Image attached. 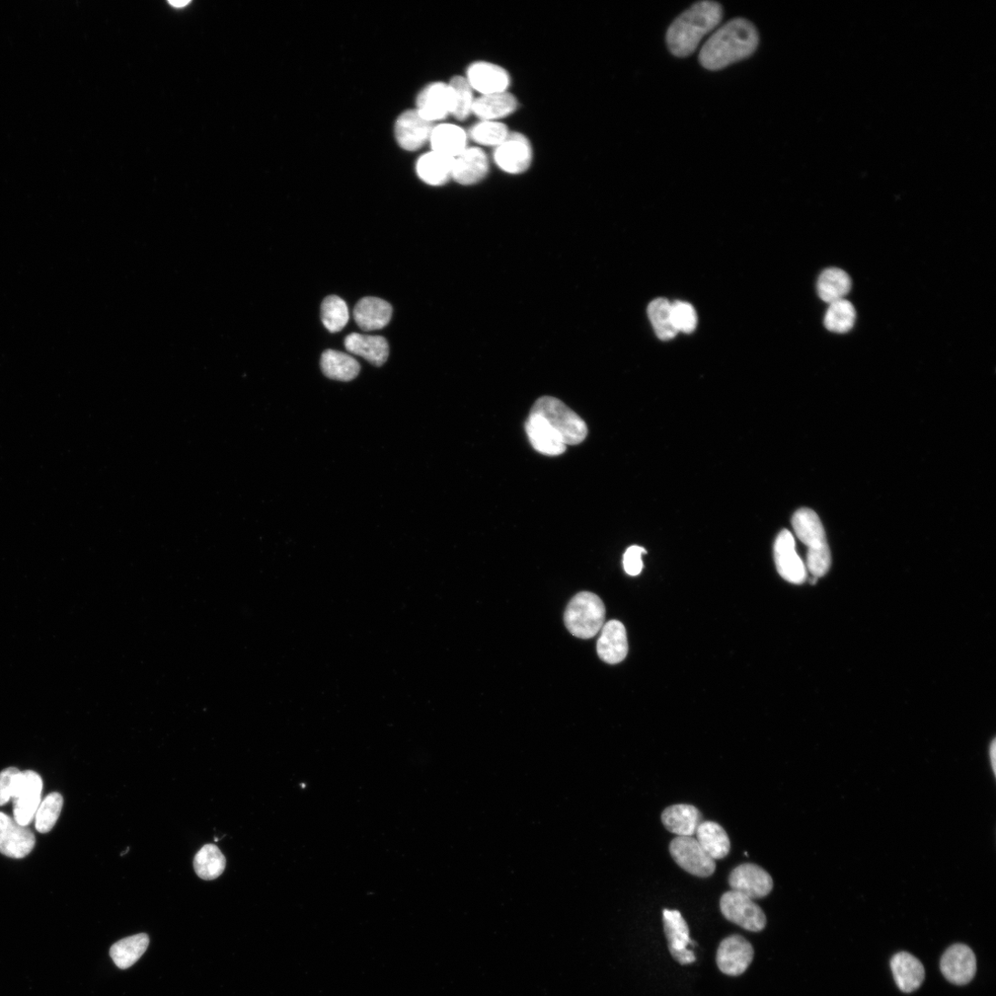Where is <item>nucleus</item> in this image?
Masks as SVG:
<instances>
[{
  "label": "nucleus",
  "mask_w": 996,
  "mask_h": 996,
  "mask_svg": "<svg viewBox=\"0 0 996 996\" xmlns=\"http://www.w3.org/2000/svg\"><path fill=\"white\" fill-rule=\"evenodd\" d=\"M720 907L728 921L747 931L760 932L767 924V918L754 899L737 891L725 892Z\"/></svg>",
  "instance_id": "7"
},
{
  "label": "nucleus",
  "mask_w": 996,
  "mask_h": 996,
  "mask_svg": "<svg viewBox=\"0 0 996 996\" xmlns=\"http://www.w3.org/2000/svg\"><path fill=\"white\" fill-rule=\"evenodd\" d=\"M758 43V33L752 23L734 19L708 39L700 53V63L709 70H721L751 56Z\"/></svg>",
  "instance_id": "1"
},
{
  "label": "nucleus",
  "mask_w": 996,
  "mask_h": 996,
  "mask_svg": "<svg viewBox=\"0 0 996 996\" xmlns=\"http://www.w3.org/2000/svg\"><path fill=\"white\" fill-rule=\"evenodd\" d=\"M856 320L855 306L851 302L842 299L829 303L824 324L832 333L846 334L854 328Z\"/></svg>",
  "instance_id": "33"
},
{
  "label": "nucleus",
  "mask_w": 996,
  "mask_h": 996,
  "mask_svg": "<svg viewBox=\"0 0 996 996\" xmlns=\"http://www.w3.org/2000/svg\"><path fill=\"white\" fill-rule=\"evenodd\" d=\"M190 4V2H169V5L171 6H173L174 8H179V9L188 6Z\"/></svg>",
  "instance_id": "44"
},
{
  "label": "nucleus",
  "mask_w": 996,
  "mask_h": 996,
  "mask_svg": "<svg viewBox=\"0 0 996 996\" xmlns=\"http://www.w3.org/2000/svg\"><path fill=\"white\" fill-rule=\"evenodd\" d=\"M42 790L43 781L36 773L26 771L16 775L12 800L15 819L20 825L28 827L33 822L41 804Z\"/></svg>",
  "instance_id": "6"
},
{
  "label": "nucleus",
  "mask_w": 996,
  "mask_h": 996,
  "mask_svg": "<svg viewBox=\"0 0 996 996\" xmlns=\"http://www.w3.org/2000/svg\"><path fill=\"white\" fill-rule=\"evenodd\" d=\"M940 969L944 977L956 985L968 984L975 976L976 957L966 945L956 944L947 950L941 958Z\"/></svg>",
  "instance_id": "14"
},
{
  "label": "nucleus",
  "mask_w": 996,
  "mask_h": 996,
  "mask_svg": "<svg viewBox=\"0 0 996 996\" xmlns=\"http://www.w3.org/2000/svg\"><path fill=\"white\" fill-rule=\"evenodd\" d=\"M754 959L752 945L743 937L726 938L719 946L716 961L720 970L729 976L745 972Z\"/></svg>",
  "instance_id": "13"
},
{
  "label": "nucleus",
  "mask_w": 996,
  "mask_h": 996,
  "mask_svg": "<svg viewBox=\"0 0 996 996\" xmlns=\"http://www.w3.org/2000/svg\"><path fill=\"white\" fill-rule=\"evenodd\" d=\"M193 866L200 878L214 880L223 873L226 860L216 846L207 845L196 855Z\"/></svg>",
  "instance_id": "34"
},
{
  "label": "nucleus",
  "mask_w": 996,
  "mask_h": 996,
  "mask_svg": "<svg viewBox=\"0 0 996 996\" xmlns=\"http://www.w3.org/2000/svg\"><path fill=\"white\" fill-rule=\"evenodd\" d=\"M792 524L797 538L808 548V570L816 579L823 577L829 570L831 555L819 517L810 508H801L794 514Z\"/></svg>",
  "instance_id": "3"
},
{
  "label": "nucleus",
  "mask_w": 996,
  "mask_h": 996,
  "mask_svg": "<svg viewBox=\"0 0 996 996\" xmlns=\"http://www.w3.org/2000/svg\"><path fill=\"white\" fill-rule=\"evenodd\" d=\"M344 345L349 353L363 357L375 366L385 365L390 354L387 340L381 336L351 334L345 338Z\"/></svg>",
  "instance_id": "24"
},
{
  "label": "nucleus",
  "mask_w": 996,
  "mask_h": 996,
  "mask_svg": "<svg viewBox=\"0 0 996 996\" xmlns=\"http://www.w3.org/2000/svg\"><path fill=\"white\" fill-rule=\"evenodd\" d=\"M989 752H990V758H991L992 771H993V774L995 775V768H996V765H995V754H996L995 739L992 740V742L991 744V746H990Z\"/></svg>",
  "instance_id": "43"
},
{
  "label": "nucleus",
  "mask_w": 996,
  "mask_h": 996,
  "mask_svg": "<svg viewBox=\"0 0 996 996\" xmlns=\"http://www.w3.org/2000/svg\"><path fill=\"white\" fill-rule=\"evenodd\" d=\"M149 943V940L146 934L126 938L112 946L110 956L117 967L126 970L140 959L148 949Z\"/></svg>",
  "instance_id": "32"
},
{
  "label": "nucleus",
  "mask_w": 996,
  "mask_h": 996,
  "mask_svg": "<svg viewBox=\"0 0 996 996\" xmlns=\"http://www.w3.org/2000/svg\"><path fill=\"white\" fill-rule=\"evenodd\" d=\"M697 840L703 849L715 861L725 858L731 850V841L724 828L716 822L704 821L699 826Z\"/></svg>",
  "instance_id": "28"
},
{
  "label": "nucleus",
  "mask_w": 996,
  "mask_h": 996,
  "mask_svg": "<svg viewBox=\"0 0 996 996\" xmlns=\"http://www.w3.org/2000/svg\"><path fill=\"white\" fill-rule=\"evenodd\" d=\"M852 287L848 273L837 268L825 270L817 281V293L826 303H832L845 299Z\"/></svg>",
  "instance_id": "30"
},
{
  "label": "nucleus",
  "mask_w": 996,
  "mask_h": 996,
  "mask_svg": "<svg viewBox=\"0 0 996 996\" xmlns=\"http://www.w3.org/2000/svg\"><path fill=\"white\" fill-rule=\"evenodd\" d=\"M629 652L627 631L618 621H611L602 627L597 642V653L601 660L609 664L623 662Z\"/></svg>",
  "instance_id": "19"
},
{
  "label": "nucleus",
  "mask_w": 996,
  "mask_h": 996,
  "mask_svg": "<svg viewBox=\"0 0 996 996\" xmlns=\"http://www.w3.org/2000/svg\"><path fill=\"white\" fill-rule=\"evenodd\" d=\"M775 559L781 577L793 584H802L807 578L806 568L796 550L794 535L782 530L775 544Z\"/></svg>",
  "instance_id": "11"
},
{
  "label": "nucleus",
  "mask_w": 996,
  "mask_h": 996,
  "mask_svg": "<svg viewBox=\"0 0 996 996\" xmlns=\"http://www.w3.org/2000/svg\"><path fill=\"white\" fill-rule=\"evenodd\" d=\"M525 427L530 444L539 452L559 456L566 451L567 446L560 435L540 416L530 413Z\"/></svg>",
  "instance_id": "21"
},
{
  "label": "nucleus",
  "mask_w": 996,
  "mask_h": 996,
  "mask_svg": "<svg viewBox=\"0 0 996 996\" xmlns=\"http://www.w3.org/2000/svg\"><path fill=\"white\" fill-rule=\"evenodd\" d=\"M323 374L334 380L351 381L360 373L359 363L350 354L335 350H327L321 360Z\"/></svg>",
  "instance_id": "29"
},
{
  "label": "nucleus",
  "mask_w": 996,
  "mask_h": 996,
  "mask_svg": "<svg viewBox=\"0 0 996 996\" xmlns=\"http://www.w3.org/2000/svg\"><path fill=\"white\" fill-rule=\"evenodd\" d=\"M322 321L329 332H341L349 322V310L345 301L337 295L326 297L322 304Z\"/></svg>",
  "instance_id": "37"
},
{
  "label": "nucleus",
  "mask_w": 996,
  "mask_h": 996,
  "mask_svg": "<svg viewBox=\"0 0 996 996\" xmlns=\"http://www.w3.org/2000/svg\"><path fill=\"white\" fill-rule=\"evenodd\" d=\"M453 164L454 159L431 150L419 159L416 172L427 185L442 186L452 179Z\"/></svg>",
  "instance_id": "26"
},
{
  "label": "nucleus",
  "mask_w": 996,
  "mask_h": 996,
  "mask_svg": "<svg viewBox=\"0 0 996 996\" xmlns=\"http://www.w3.org/2000/svg\"><path fill=\"white\" fill-rule=\"evenodd\" d=\"M648 314L654 332L659 339L668 341L673 339L676 331L672 316V303L664 298L653 300L648 308Z\"/></svg>",
  "instance_id": "35"
},
{
  "label": "nucleus",
  "mask_w": 996,
  "mask_h": 996,
  "mask_svg": "<svg viewBox=\"0 0 996 996\" xmlns=\"http://www.w3.org/2000/svg\"><path fill=\"white\" fill-rule=\"evenodd\" d=\"M564 621L573 636L589 640L597 635L604 626L605 606L596 594L580 592L569 603Z\"/></svg>",
  "instance_id": "4"
},
{
  "label": "nucleus",
  "mask_w": 996,
  "mask_h": 996,
  "mask_svg": "<svg viewBox=\"0 0 996 996\" xmlns=\"http://www.w3.org/2000/svg\"><path fill=\"white\" fill-rule=\"evenodd\" d=\"M489 161L486 152L468 147L454 159L452 179L458 184L470 186L481 182L488 174Z\"/></svg>",
  "instance_id": "17"
},
{
  "label": "nucleus",
  "mask_w": 996,
  "mask_h": 996,
  "mask_svg": "<svg viewBox=\"0 0 996 996\" xmlns=\"http://www.w3.org/2000/svg\"><path fill=\"white\" fill-rule=\"evenodd\" d=\"M448 86L453 94V111L451 115L458 120L467 119L473 114L476 100L472 87L467 79L462 76L454 77Z\"/></svg>",
  "instance_id": "36"
},
{
  "label": "nucleus",
  "mask_w": 996,
  "mask_h": 996,
  "mask_svg": "<svg viewBox=\"0 0 996 996\" xmlns=\"http://www.w3.org/2000/svg\"><path fill=\"white\" fill-rule=\"evenodd\" d=\"M672 316L676 331L692 334L698 325V316L692 303L676 301L672 303Z\"/></svg>",
  "instance_id": "40"
},
{
  "label": "nucleus",
  "mask_w": 996,
  "mask_h": 996,
  "mask_svg": "<svg viewBox=\"0 0 996 996\" xmlns=\"http://www.w3.org/2000/svg\"><path fill=\"white\" fill-rule=\"evenodd\" d=\"M416 110L431 123L452 114L453 94L450 87L443 83H434L426 87L417 98Z\"/></svg>",
  "instance_id": "18"
},
{
  "label": "nucleus",
  "mask_w": 996,
  "mask_h": 996,
  "mask_svg": "<svg viewBox=\"0 0 996 996\" xmlns=\"http://www.w3.org/2000/svg\"><path fill=\"white\" fill-rule=\"evenodd\" d=\"M429 142L432 150L456 159L468 148V135L461 127L441 124L434 127Z\"/></svg>",
  "instance_id": "25"
},
{
  "label": "nucleus",
  "mask_w": 996,
  "mask_h": 996,
  "mask_svg": "<svg viewBox=\"0 0 996 996\" xmlns=\"http://www.w3.org/2000/svg\"><path fill=\"white\" fill-rule=\"evenodd\" d=\"M530 413L543 418L566 446L578 445L588 435L586 423L557 398L546 396L539 399Z\"/></svg>",
  "instance_id": "5"
},
{
  "label": "nucleus",
  "mask_w": 996,
  "mask_h": 996,
  "mask_svg": "<svg viewBox=\"0 0 996 996\" xmlns=\"http://www.w3.org/2000/svg\"><path fill=\"white\" fill-rule=\"evenodd\" d=\"M63 806V797L58 793L48 795L41 802L36 814V827L40 833L49 832L56 823Z\"/></svg>",
  "instance_id": "39"
},
{
  "label": "nucleus",
  "mask_w": 996,
  "mask_h": 996,
  "mask_svg": "<svg viewBox=\"0 0 996 996\" xmlns=\"http://www.w3.org/2000/svg\"><path fill=\"white\" fill-rule=\"evenodd\" d=\"M507 126L499 121H487L475 125L469 131L470 138L484 146L498 147L509 135Z\"/></svg>",
  "instance_id": "38"
},
{
  "label": "nucleus",
  "mask_w": 996,
  "mask_h": 996,
  "mask_svg": "<svg viewBox=\"0 0 996 996\" xmlns=\"http://www.w3.org/2000/svg\"><path fill=\"white\" fill-rule=\"evenodd\" d=\"M532 148L529 140L519 132L508 137L494 151L496 165L504 172L519 175L527 171L532 163Z\"/></svg>",
  "instance_id": "9"
},
{
  "label": "nucleus",
  "mask_w": 996,
  "mask_h": 996,
  "mask_svg": "<svg viewBox=\"0 0 996 996\" xmlns=\"http://www.w3.org/2000/svg\"><path fill=\"white\" fill-rule=\"evenodd\" d=\"M665 828L678 837H693L703 822L700 810L692 805H674L662 814Z\"/></svg>",
  "instance_id": "23"
},
{
  "label": "nucleus",
  "mask_w": 996,
  "mask_h": 996,
  "mask_svg": "<svg viewBox=\"0 0 996 996\" xmlns=\"http://www.w3.org/2000/svg\"><path fill=\"white\" fill-rule=\"evenodd\" d=\"M664 933L668 941L671 955L688 950L689 946H694V941L689 936V929L680 911L675 909H663L662 913Z\"/></svg>",
  "instance_id": "31"
},
{
  "label": "nucleus",
  "mask_w": 996,
  "mask_h": 996,
  "mask_svg": "<svg viewBox=\"0 0 996 996\" xmlns=\"http://www.w3.org/2000/svg\"><path fill=\"white\" fill-rule=\"evenodd\" d=\"M467 81L473 90L481 96L508 92L510 76L502 67L490 62L479 61L467 70Z\"/></svg>",
  "instance_id": "15"
},
{
  "label": "nucleus",
  "mask_w": 996,
  "mask_h": 996,
  "mask_svg": "<svg viewBox=\"0 0 996 996\" xmlns=\"http://www.w3.org/2000/svg\"><path fill=\"white\" fill-rule=\"evenodd\" d=\"M354 317L358 327L365 332L385 328L393 317V306L377 297H365L355 305Z\"/></svg>",
  "instance_id": "20"
},
{
  "label": "nucleus",
  "mask_w": 996,
  "mask_h": 996,
  "mask_svg": "<svg viewBox=\"0 0 996 996\" xmlns=\"http://www.w3.org/2000/svg\"><path fill=\"white\" fill-rule=\"evenodd\" d=\"M19 773L16 768H8L0 773V806L12 800L15 779Z\"/></svg>",
  "instance_id": "42"
},
{
  "label": "nucleus",
  "mask_w": 996,
  "mask_h": 996,
  "mask_svg": "<svg viewBox=\"0 0 996 996\" xmlns=\"http://www.w3.org/2000/svg\"><path fill=\"white\" fill-rule=\"evenodd\" d=\"M723 17L720 4L711 0L695 4L680 15L668 28L666 43L670 52L677 57L693 55L702 40L720 26Z\"/></svg>",
  "instance_id": "2"
},
{
  "label": "nucleus",
  "mask_w": 996,
  "mask_h": 996,
  "mask_svg": "<svg viewBox=\"0 0 996 996\" xmlns=\"http://www.w3.org/2000/svg\"><path fill=\"white\" fill-rule=\"evenodd\" d=\"M890 967L898 987L903 992H912L920 988L926 978V970L920 960L908 952H898L892 958Z\"/></svg>",
  "instance_id": "22"
},
{
  "label": "nucleus",
  "mask_w": 996,
  "mask_h": 996,
  "mask_svg": "<svg viewBox=\"0 0 996 996\" xmlns=\"http://www.w3.org/2000/svg\"><path fill=\"white\" fill-rule=\"evenodd\" d=\"M729 884L732 890L752 899L767 897L774 888L771 875L762 868L749 863L743 864L732 871Z\"/></svg>",
  "instance_id": "12"
},
{
  "label": "nucleus",
  "mask_w": 996,
  "mask_h": 996,
  "mask_svg": "<svg viewBox=\"0 0 996 996\" xmlns=\"http://www.w3.org/2000/svg\"><path fill=\"white\" fill-rule=\"evenodd\" d=\"M35 846L36 837L30 828L0 812V853L11 858L22 859L33 851Z\"/></svg>",
  "instance_id": "10"
},
{
  "label": "nucleus",
  "mask_w": 996,
  "mask_h": 996,
  "mask_svg": "<svg viewBox=\"0 0 996 996\" xmlns=\"http://www.w3.org/2000/svg\"><path fill=\"white\" fill-rule=\"evenodd\" d=\"M647 554L645 549L639 546L631 547L625 553L623 564L625 571L630 576H638L642 573L644 564L642 556Z\"/></svg>",
  "instance_id": "41"
},
{
  "label": "nucleus",
  "mask_w": 996,
  "mask_h": 996,
  "mask_svg": "<svg viewBox=\"0 0 996 996\" xmlns=\"http://www.w3.org/2000/svg\"><path fill=\"white\" fill-rule=\"evenodd\" d=\"M434 123L425 119L418 111L403 113L395 124V137L399 145L406 150H416L430 140Z\"/></svg>",
  "instance_id": "16"
},
{
  "label": "nucleus",
  "mask_w": 996,
  "mask_h": 996,
  "mask_svg": "<svg viewBox=\"0 0 996 996\" xmlns=\"http://www.w3.org/2000/svg\"><path fill=\"white\" fill-rule=\"evenodd\" d=\"M518 108V101L508 92L481 96L476 98L473 114L481 120L498 121L513 114Z\"/></svg>",
  "instance_id": "27"
},
{
  "label": "nucleus",
  "mask_w": 996,
  "mask_h": 996,
  "mask_svg": "<svg viewBox=\"0 0 996 996\" xmlns=\"http://www.w3.org/2000/svg\"><path fill=\"white\" fill-rule=\"evenodd\" d=\"M670 854L684 871L699 878H709L716 870L715 861L693 837H677L671 841Z\"/></svg>",
  "instance_id": "8"
}]
</instances>
